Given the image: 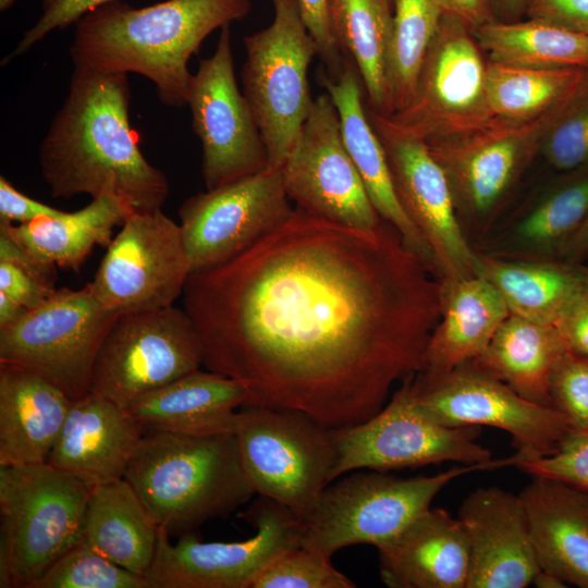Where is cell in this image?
Here are the masks:
<instances>
[{
    "instance_id": "d4e9b609",
    "label": "cell",
    "mask_w": 588,
    "mask_h": 588,
    "mask_svg": "<svg viewBox=\"0 0 588 588\" xmlns=\"http://www.w3.org/2000/svg\"><path fill=\"white\" fill-rule=\"evenodd\" d=\"M531 477L519 497L539 567L566 585L588 588V491Z\"/></svg>"
},
{
    "instance_id": "6da1fadb",
    "label": "cell",
    "mask_w": 588,
    "mask_h": 588,
    "mask_svg": "<svg viewBox=\"0 0 588 588\" xmlns=\"http://www.w3.org/2000/svg\"><path fill=\"white\" fill-rule=\"evenodd\" d=\"M183 297L203 365L238 381L244 406L330 429L372 417L422 370L441 315L439 278L391 223L356 229L295 207L241 254L192 272Z\"/></svg>"
},
{
    "instance_id": "ac0fdd59",
    "label": "cell",
    "mask_w": 588,
    "mask_h": 588,
    "mask_svg": "<svg viewBox=\"0 0 588 588\" xmlns=\"http://www.w3.org/2000/svg\"><path fill=\"white\" fill-rule=\"evenodd\" d=\"M281 170L295 208L356 229H372L381 222L344 145L338 110L328 93L314 100Z\"/></svg>"
},
{
    "instance_id": "f546056e",
    "label": "cell",
    "mask_w": 588,
    "mask_h": 588,
    "mask_svg": "<svg viewBox=\"0 0 588 588\" xmlns=\"http://www.w3.org/2000/svg\"><path fill=\"white\" fill-rule=\"evenodd\" d=\"M159 530L124 478L94 486L82 539L109 560L146 577L157 552Z\"/></svg>"
},
{
    "instance_id": "3957f363",
    "label": "cell",
    "mask_w": 588,
    "mask_h": 588,
    "mask_svg": "<svg viewBox=\"0 0 588 588\" xmlns=\"http://www.w3.org/2000/svg\"><path fill=\"white\" fill-rule=\"evenodd\" d=\"M252 0H167L145 8L112 1L76 24L70 56L74 68L136 73L173 108L187 105L188 61L218 28L246 17Z\"/></svg>"
},
{
    "instance_id": "7bdbcfd3",
    "label": "cell",
    "mask_w": 588,
    "mask_h": 588,
    "mask_svg": "<svg viewBox=\"0 0 588 588\" xmlns=\"http://www.w3.org/2000/svg\"><path fill=\"white\" fill-rule=\"evenodd\" d=\"M112 1L118 0H41V15L24 33L16 47L1 64H7L12 59L24 54L52 30L76 24L90 11Z\"/></svg>"
},
{
    "instance_id": "484cf974",
    "label": "cell",
    "mask_w": 588,
    "mask_h": 588,
    "mask_svg": "<svg viewBox=\"0 0 588 588\" xmlns=\"http://www.w3.org/2000/svg\"><path fill=\"white\" fill-rule=\"evenodd\" d=\"M246 401L238 381L196 369L143 395L127 411L145 432L205 437L234 433L237 409Z\"/></svg>"
},
{
    "instance_id": "e575fe53",
    "label": "cell",
    "mask_w": 588,
    "mask_h": 588,
    "mask_svg": "<svg viewBox=\"0 0 588 588\" xmlns=\"http://www.w3.org/2000/svg\"><path fill=\"white\" fill-rule=\"evenodd\" d=\"M565 174L566 180L517 223L509 249L497 256L556 259L588 217V167Z\"/></svg>"
},
{
    "instance_id": "f1b7e54d",
    "label": "cell",
    "mask_w": 588,
    "mask_h": 588,
    "mask_svg": "<svg viewBox=\"0 0 588 588\" xmlns=\"http://www.w3.org/2000/svg\"><path fill=\"white\" fill-rule=\"evenodd\" d=\"M571 348L553 323L510 314L473 365L501 380L524 399L550 406V380Z\"/></svg>"
},
{
    "instance_id": "11a10c76",
    "label": "cell",
    "mask_w": 588,
    "mask_h": 588,
    "mask_svg": "<svg viewBox=\"0 0 588 588\" xmlns=\"http://www.w3.org/2000/svg\"><path fill=\"white\" fill-rule=\"evenodd\" d=\"M501 2L507 12L514 14L518 12L528 2V0H501Z\"/></svg>"
},
{
    "instance_id": "1f68e13d",
    "label": "cell",
    "mask_w": 588,
    "mask_h": 588,
    "mask_svg": "<svg viewBox=\"0 0 588 588\" xmlns=\"http://www.w3.org/2000/svg\"><path fill=\"white\" fill-rule=\"evenodd\" d=\"M134 212L123 199L103 195L84 208L58 217H41L27 223L7 225L21 245L62 269L78 270L96 245L108 247L113 229Z\"/></svg>"
},
{
    "instance_id": "5b68a950",
    "label": "cell",
    "mask_w": 588,
    "mask_h": 588,
    "mask_svg": "<svg viewBox=\"0 0 588 588\" xmlns=\"http://www.w3.org/2000/svg\"><path fill=\"white\" fill-rule=\"evenodd\" d=\"M94 486L47 462L0 466L1 588H30L82 540Z\"/></svg>"
},
{
    "instance_id": "83f0119b",
    "label": "cell",
    "mask_w": 588,
    "mask_h": 588,
    "mask_svg": "<svg viewBox=\"0 0 588 588\" xmlns=\"http://www.w3.org/2000/svg\"><path fill=\"white\" fill-rule=\"evenodd\" d=\"M440 319L419 372L443 373L473 362L511 314L500 292L479 274L440 280Z\"/></svg>"
},
{
    "instance_id": "836d02e7",
    "label": "cell",
    "mask_w": 588,
    "mask_h": 588,
    "mask_svg": "<svg viewBox=\"0 0 588 588\" xmlns=\"http://www.w3.org/2000/svg\"><path fill=\"white\" fill-rule=\"evenodd\" d=\"M475 30L490 61L537 69H588V35L538 21L487 22Z\"/></svg>"
},
{
    "instance_id": "bcb514c9",
    "label": "cell",
    "mask_w": 588,
    "mask_h": 588,
    "mask_svg": "<svg viewBox=\"0 0 588 588\" xmlns=\"http://www.w3.org/2000/svg\"><path fill=\"white\" fill-rule=\"evenodd\" d=\"M532 20L588 35V0H528Z\"/></svg>"
},
{
    "instance_id": "ab89813d",
    "label": "cell",
    "mask_w": 588,
    "mask_h": 588,
    "mask_svg": "<svg viewBox=\"0 0 588 588\" xmlns=\"http://www.w3.org/2000/svg\"><path fill=\"white\" fill-rule=\"evenodd\" d=\"M355 583L338 571L328 556L298 546L278 555L252 588H354Z\"/></svg>"
},
{
    "instance_id": "f6af8a7d",
    "label": "cell",
    "mask_w": 588,
    "mask_h": 588,
    "mask_svg": "<svg viewBox=\"0 0 588 588\" xmlns=\"http://www.w3.org/2000/svg\"><path fill=\"white\" fill-rule=\"evenodd\" d=\"M56 291V287L41 282L20 267L0 260V292L27 309L39 307Z\"/></svg>"
},
{
    "instance_id": "8d00e7d4",
    "label": "cell",
    "mask_w": 588,
    "mask_h": 588,
    "mask_svg": "<svg viewBox=\"0 0 588 588\" xmlns=\"http://www.w3.org/2000/svg\"><path fill=\"white\" fill-rule=\"evenodd\" d=\"M444 13L436 0H394L385 66L387 112L413 99L419 74Z\"/></svg>"
},
{
    "instance_id": "816d5d0a",
    "label": "cell",
    "mask_w": 588,
    "mask_h": 588,
    "mask_svg": "<svg viewBox=\"0 0 588 588\" xmlns=\"http://www.w3.org/2000/svg\"><path fill=\"white\" fill-rule=\"evenodd\" d=\"M586 258H588V217L556 256L558 260L576 264H583Z\"/></svg>"
},
{
    "instance_id": "f35d334b",
    "label": "cell",
    "mask_w": 588,
    "mask_h": 588,
    "mask_svg": "<svg viewBox=\"0 0 588 588\" xmlns=\"http://www.w3.org/2000/svg\"><path fill=\"white\" fill-rule=\"evenodd\" d=\"M541 144L547 161L560 172L588 167V69L546 131Z\"/></svg>"
},
{
    "instance_id": "d590c367",
    "label": "cell",
    "mask_w": 588,
    "mask_h": 588,
    "mask_svg": "<svg viewBox=\"0 0 588 588\" xmlns=\"http://www.w3.org/2000/svg\"><path fill=\"white\" fill-rule=\"evenodd\" d=\"M586 69H537L490 61L486 94L492 117L531 120L562 106L579 85Z\"/></svg>"
},
{
    "instance_id": "e0dca14e",
    "label": "cell",
    "mask_w": 588,
    "mask_h": 588,
    "mask_svg": "<svg viewBox=\"0 0 588 588\" xmlns=\"http://www.w3.org/2000/svg\"><path fill=\"white\" fill-rule=\"evenodd\" d=\"M281 168L188 197L177 213L191 273L223 264L282 223L294 210Z\"/></svg>"
},
{
    "instance_id": "44dd1931",
    "label": "cell",
    "mask_w": 588,
    "mask_h": 588,
    "mask_svg": "<svg viewBox=\"0 0 588 588\" xmlns=\"http://www.w3.org/2000/svg\"><path fill=\"white\" fill-rule=\"evenodd\" d=\"M457 518L469 543L466 588H525L540 569L518 495L480 487L462 502Z\"/></svg>"
},
{
    "instance_id": "ffe728a7",
    "label": "cell",
    "mask_w": 588,
    "mask_h": 588,
    "mask_svg": "<svg viewBox=\"0 0 588 588\" xmlns=\"http://www.w3.org/2000/svg\"><path fill=\"white\" fill-rule=\"evenodd\" d=\"M562 106L531 120L493 117L471 130L426 142L446 174L457 215L461 209L478 220L494 209Z\"/></svg>"
},
{
    "instance_id": "9c48e42d",
    "label": "cell",
    "mask_w": 588,
    "mask_h": 588,
    "mask_svg": "<svg viewBox=\"0 0 588 588\" xmlns=\"http://www.w3.org/2000/svg\"><path fill=\"white\" fill-rule=\"evenodd\" d=\"M117 317L89 283L79 290L59 289L0 328V364L27 370L77 400L90 390L98 352Z\"/></svg>"
},
{
    "instance_id": "db71d44e",
    "label": "cell",
    "mask_w": 588,
    "mask_h": 588,
    "mask_svg": "<svg viewBox=\"0 0 588 588\" xmlns=\"http://www.w3.org/2000/svg\"><path fill=\"white\" fill-rule=\"evenodd\" d=\"M532 584L538 588H564L567 585L556 575L544 571L539 569L536 574Z\"/></svg>"
},
{
    "instance_id": "30bf717a",
    "label": "cell",
    "mask_w": 588,
    "mask_h": 588,
    "mask_svg": "<svg viewBox=\"0 0 588 588\" xmlns=\"http://www.w3.org/2000/svg\"><path fill=\"white\" fill-rule=\"evenodd\" d=\"M411 394L427 417L443 426L506 431L522 461L556 453L573 429L555 408L524 399L471 363L443 373H416Z\"/></svg>"
},
{
    "instance_id": "b9f144b4",
    "label": "cell",
    "mask_w": 588,
    "mask_h": 588,
    "mask_svg": "<svg viewBox=\"0 0 588 588\" xmlns=\"http://www.w3.org/2000/svg\"><path fill=\"white\" fill-rule=\"evenodd\" d=\"M530 476H541L567 482L588 491V430L573 428L556 453L516 465Z\"/></svg>"
},
{
    "instance_id": "603a6c76",
    "label": "cell",
    "mask_w": 588,
    "mask_h": 588,
    "mask_svg": "<svg viewBox=\"0 0 588 588\" xmlns=\"http://www.w3.org/2000/svg\"><path fill=\"white\" fill-rule=\"evenodd\" d=\"M377 550L380 578L390 588H466L468 538L443 509L429 507Z\"/></svg>"
},
{
    "instance_id": "681fc988",
    "label": "cell",
    "mask_w": 588,
    "mask_h": 588,
    "mask_svg": "<svg viewBox=\"0 0 588 588\" xmlns=\"http://www.w3.org/2000/svg\"><path fill=\"white\" fill-rule=\"evenodd\" d=\"M0 260L9 261L41 282L56 287L57 266L39 258L21 245L2 222H0Z\"/></svg>"
},
{
    "instance_id": "4dcf8cb0",
    "label": "cell",
    "mask_w": 588,
    "mask_h": 588,
    "mask_svg": "<svg viewBox=\"0 0 588 588\" xmlns=\"http://www.w3.org/2000/svg\"><path fill=\"white\" fill-rule=\"evenodd\" d=\"M477 274L494 285L511 314L553 323L569 298L586 283L587 266L478 253Z\"/></svg>"
},
{
    "instance_id": "680465c9",
    "label": "cell",
    "mask_w": 588,
    "mask_h": 588,
    "mask_svg": "<svg viewBox=\"0 0 588 588\" xmlns=\"http://www.w3.org/2000/svg\"><path fill=\"white\" fill-rule=\"evenodd\" d=\"M587 278H588V267H587Z\"/></svg>"
},
{
    "instance_id": "9f6ffc18",
    "label": "cell",
    "mask_w": 588,
    "mask_h": 588,
    "mask_svg": "<svg viewBox=\"0 0 588 588\" xmlns=\"http://www.w3.org/2000/svg\"><path fill=\"white\" fill-rule=\"evenodd\" d=\"M14 2L15 0H0V10L4 11L9 9Z\"/></svg>"
},
{
    "instance_id": "4316f807",
    "label": "cell",
    "mask_w": 588,
    "mask_h": 588,
    "mask_svg": "<svg viewBox=\"0 0 588 588\" xmlns=\"http://www.w3.org/2000/svg\"><path fill=\"white\" fill-rule=\"evenodd\" d=\"M72 402L45 379L0 364V466L46 463Z\"/></svg>"
},
{
    "instance_id": "6f0895ef",
    "label": "cell",
    "mask_w": 588,
    "mask_h": 588,
    "mask_svg": "<svg viewBox=\"0 0 588 588\" xmlns=\"http://www.w3.org/2000/svg\"><path fill=\"white\" fill-rule=\"evenodd\" d=\"M392 7H394V0H388Z\"/></svg>"
},
{
    "instance_id": "8fae6325",
    "label": "cell",
    "mask_w": 588,
    "mask_h": 588,
    "mask_svg": "<svg viewBox=\"0 0 588 588\" xmlns=\"http://www.w3.org/2000/svg\"><path fill=\"white\" fill-rule=\"evenodd\" d=\"M200 365L201 344L184 309L120 314L98 352L89 391L127 409Z\"/></svg>"
},
{
    "instance_id": "9a60e30c",
    "label": "cell",
    "mask_w": 588,
    "mask_h": 588,
    "mask_svg": "<svg viewBox=\"0 0 588 588\" xmlns=\"http://www.w3.org/2000/svg\"><path fill=\"white\" fill-rule=\"evenodd\" d=\"M366 110L385 150L399 200L426 241L439 280L477 274L478 252L465 235L446 174L426 142Z\"/></svg>"
},
{
    "instance_id": "f907efd6",
    "label": "cell",
    "mask_w": 588,
    "mask_h": 588,
    "mask_svg": "<svg viewBox=\"0 0 588 588\" xmlns=\"http://www.w3.org/2000/svg\"><path fill=\"white\" fill-rule=\"evenodd\" d=\"M445 15L457 19L470 29L490 22L489 0H436Z\"/></svg>"
},
{
    "instance_id": "8992f818",
    "label": "cell",
    "mask_w": 588,
    "mask_h": 588,
    "mask_svg": "<svg viewBox=\"0 0 588 588\" xmlns=\"http://www.w3.org/2000/svg\"><path fill=\"white\" fill-rule=\"evenodd\" d=\"M514 454L486 463L454 466L449 470L413 478L360 469L330 482L302 522L301 546L332 556L353 544L376 548L400 534L430 507L452 480L476 470L516 465Z\"/></svg>"
},
{
    "instance_id": "91938a15",
    "label": "cell",
    "mask_w": 588,
    "mask_h": 588,
    "mask_svg": "<svg viewBox=\"0 0 588 588\" xmlns=\"http://www.w3.org/2000/svg\"><path fill=\"white\" fill-rule=\"evenodd\" d=\"M271 1H273V0H271Z\"/></svg>"
},
{
    "instance_id": "ba28073f",
    "label": "cell",
    "mask_w": 588,
    "mask_h": 588,
    "mask_svg": "<svg viewBox=\"0 0 588 588\" xmlns=\"http://www.w3.org/2000/svg\"><path fill=\"white\" fill-rule=\"evenodd\" d=\"M272 22L244 37L243 94L261 133L269 167L281 168L310 112L307 73L318 46L296 0H273Z\"/></svg>"
},
{
    "instance_id": "5bb4252c",
    "label": "cell",
    "mask_w": 588,
    "mask_h": 588,
    "mask_svg": "<svg viewBox=\"0 0 588 588\" xmlns=\"http://www.w3.org/2000/svg\"><path fill=\"white\" fill-rule=\"evenodd\" d=\"M112 238L89 282L118 315L172 306L191 274L181 226L161 209L134 211Z\"/></svg>"
},
{
    "instance_id": "cb8c5ba5",
    "label": "cell",
    "mask_w": 588,
    "mask_h": 588,
    "mask_svg": "<svg viewBox=\"0 0 588 588\" xmlns=\"http://www.w3.org/2000/svg\"><path fill=\"white\" fill-rule=\"evenodd\" d=\"M322 85L338 110L344 145L375 209L434 272L431 252L396 195L385 150L363 101V86L356 69L350 63L335 79L324 77Z\"/></svg>"
},
{
    "instance_id": "7402d4cb",
    "label": "cell",
    "mask_w": 588,
    "mask_h": 588,
    "mask_svg": "<svg viewBox=\"0 0 588 588\" xmlns=\"http://www.w3.org/2000/svg\"><path fill=\"white\" fill-rule=\"evenodd\" d=\"M144 433L127 409L89 391L72 402L47 463L93 485L122 479Z\"/></svg>"
},
{
    "instance_id": "c3c4849f",
    "label": "cell",
    "mask_w": 588,
    "mask_h": 588,
    "mask_svg": "<svg viewBox=\"0 0 588 588\" xmlns=\"http://www.w3.org/2000/svg\"><path fill=\"white\" fill-rule=\"evenodd\" d=\"M63 212L24 195L4 176H0V222L27 223L41 217H58Z\"/></svg>"
},
{
    "instance_id": "d6a6232c",
    "label": "cell",
    "mask_w": 588,
    "mask_h": 588,
    "mask_svg": "<svg viewBox=\"0 0 588 588\" xmlns=\"http://www.w3.org/2000/svg\"><path fill=\"white\" fill-rule=\"evenodd\" d=\"M392 9L388 0H329L335 44L354 62L369 108L381 114L387 112L385 66Z\"/></svg>"
},
{
    "instance_id": "f5cc1de1",
    "label": "cell",
    "mask_w": 588,
    "mask_h": 588,
    "mask_svg": "<svg viewBox=\"0 0 588 588\" xmlns=\"http://www.w3.org/2000/svg\"><path fill=\"white\" fill-rule=\"evenodd\" d=\"M29 310L10 296L0 292V328L10 326Z\"/></svg>"
},
{
    "instance_id": "7dc6e473",
    "label": "cell",
    "mask_w": 588,
    "mask_h": 588,
    "mask_svg": "<svg viewBox=\"0 0 588 588\" xmlns=\"http://www.w3.org/2000/svg\"><path fill=\"white\" fill-rule=\"evenodd\" d=\"M301 15L318 46L319 57L331 68L339 69L340 59L329 22V0H296Z\"/></svg>"
},
{
    "instance_id": "2e32d148",
    "label": "cell",
    "mask_w": 588,
    "mask_h": 588,
    "mask_svg": "<svg viewBox=\"0 0 588 588\" xmlns=\"http://www.w3.org/2000/svg\"><path fill=\"white\" fill-rule=\"evenodd\" d=\"M220 29L216 50L200 60L187 97L193 130L201 143L206 189L269 167L261 133L237 86L230 25Z\"/></svg>"
},
{
    "instance_id": "7c38bea8",
    "label": "cell",
    "mask_w": 588,
    "mask_h": 588,
    "mask_svg": "<svg viewBox=\"0 0 588 588\" xmlns=\"http://www.w3.org/2000/svg\"><path fill=\"white\" fill-rule=\"evenodd\" d=\"M412 377L372 417L331 429L336 452L334 480L360 469L388 473L443 462L470 465L493 460L491 451L477 441L480 427H446L415 405Z\"/></svg>"
},
{
    "instance_id": "4fadbf2b",
    "label": "cell",
    "mask_w": 588,
    "mask_h": 588,
    "mask_svg": "<svg viewBox=\"0 0 588 588\" xmlns=\"http://www.w3.org/2000/svg\"><path fill=\"white\" fill-rule=\"evenodd\" d=\"M256 532L232 542L200 541L192 534L170 541L160 527L155 560L146 574L151 588H252L284 551L301 546L302 522L279 503L260 497L246 513Z\"/></svg>"
},
{
    "instance_id": "60d3db41",
    "label": "cell",
    "mask_w": 588,
    "mask_h": 588,
    "mask_svg": "<svg viewBox=\"0 0 588 588\" xmlns=\"http://www.w3.org/2000/svg\"><path fill=\"white\" fill-rule=\"evenodd\" d=\"M551 405L575 429L588 430V358L569 350L550 380Z\"/></svg>"
},
{
    "instance_id": "d6986e66",
    "label": "cell",
    "mask_w": 588,
    "mask_h": 588,
    "mask_svg": "<svg viewBox=\"0 0 588 588\" xmlns=\"http://www.w3.org/2000/svg\"><path fill=\"white\" fill-rule=\"evenodd\" d=\"M469 29L443 15L413 99L403 110L385 115L394 125L427 142L471 130L493 118L487 102V65Z\"/></svg>"
},
{
    "instance_id": "7a4b0ae2",
    "label": "cell",
    "mask_w": 588,
    "mask_h": 588,
    "mask_svg": "<svg viewBox=\"0 0 588 588\" xmlns=\"http://www.w3.org/2000/svg\"><path fill=\"white\" fill-rule=\"evenodd\" d=\"M130 101L127 74L74 68L39 147L40 173L52 197L109 195L138 212L162 208L169 181L138 147Z\"/></svg>"
},
{
    "instance_id": "74e56055",
    "label": "cell",
    "mask_w": 588,
    "mask_h": 588,
    "mask_svg": "<svg viewBox=\"0 0 588 588\" xmlns=\"http://www.w3.org/2000/svg\"><path fill=\"white\" fill-rule=\"evenodd\" d=\"M30 588H151L145 576L109 560L83 539L60 556Z\"/></svg>"
},
{
    "instance_id": "ee69618b",
    "label": "cell",
    "mask_w": 588,
    "mask_h": 588,
    "mask_svg": "<svg viewBox=\"0 0 588 588\" xmlns=\"http://www.w3.org/2000/svg\"><path fill=\"white\" fill-rule=\"evenodd\" d=\"M553 324L572 351L588 358V278L561 309Z\"/></svg>"
},
{
    "instance_id": "52a82bcc",
    "label": "cell",
    "mask_w": 588,
    "mask_h": 588,
    "mask_svg": "<svg viewBox=\"0 0 588 588\" xmlns=\"http://www.w3.org/2000/svg\"><path fill=\"white\" fill-rule=\"evenodd\" d=\"M234 434L255 493L303 522L334 480L331 429L299 411L250 405L238 411Z\"/></svg>"
},
{
    "instance_id": "277c9868",
    "label": "cell",
    "mask_w": 588,
    "mask_h": 588,
    "mask_svg": "<svg viewBox=\"0 0 588 588\" xmlns=\"http://www.w3.org/2000/svg\"><path fill=\"white\" fill-rule=\"evenodd\" d=\"M123 478L169 535L191 534L255 494L234 433L145 432Z\"/></svg>"
}]
</instances>
